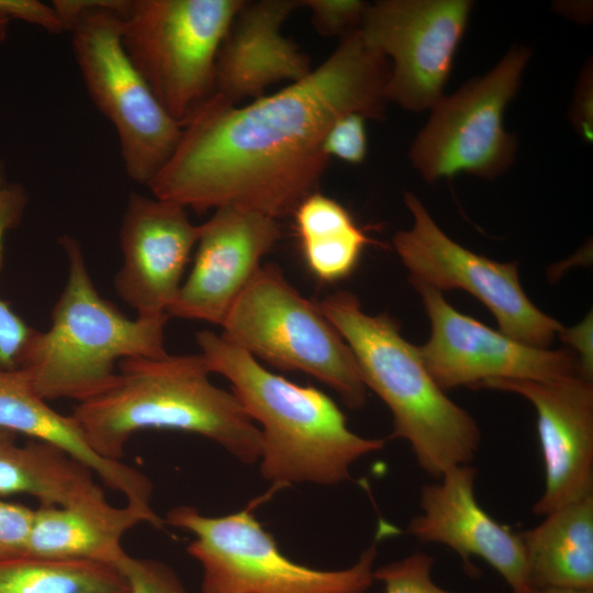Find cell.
<instances>
[{
  "mask_svg": "<svg viewBox=\"0 0 593 593\" xmlns=\"http://www.w3.org/2000/svg\"><path fill=\"white\" fill-rule=\"evenodd\" d=\"M210 374L201 354L123 359L113 383L77 403L71 415L104 459L121 460L133 435L160 429L205 437L243 463L258 462L259 427Z\"/></svg>",
  "mask_w": 593,
  "mask_h": 593,
  "instance_id": "obj_2",
  "label": "cell"
},
{
  "mask_svg": "<svg viewBox=\"0 0 593 593\" xmlns=\"http://www.w3.org/2000/svg\"><path fill=\"white\" fill-rule=\"evenodd\" d=\"M280 236L276 219L235 206L216 209L200 224L192 269L167 314L222 326Z\"/></svg>",
  "mask_w": 593,
  "mask_h": 593,
  "instance_id": "obj_15",
  "label": "cell"
},
{
  "mask_svg": "<svg viewBox=\"0 0 593 593\" xmlns=\"http://www.w3.org/2000/svg\"><path fill=\"white\" fill-rule=\"evenodd\" d=\"M27 202L26 190L9 179L5 166L0 160V269L5 236L21 223ZM33 329L0 298V368L16 369L20 354Z\"/></svg>",
  "mask_w": 593,
  "mask_h": 593,
  "instance_id": "obj_25",
  "label": "cell"
},
{
  "mask_svg": "<svg viewBox=\"0 0 593 593\" xmlns=\"http://www.w3.org/2000/svg\"><path fill=\"white\" fill-rule=\"evenodd\" d=\"M199 235L200 225L183 206L154 195H128L119 232L123 264L114 289L138 317L167 314Z\"/></svg>",
  "mask_w": 593,
  "mask_h": 593,
  "instance_id": "obj_16",
  "label": "cell"
},
{
  "mask_svg": "<svg viewBox=\"0 0 593 593\" xmlns=\"http://www.w3.org/2000/svg\"><path fill=\"white\" fill-rule=\"evenodd\" d=\"M86 90L113 125L126 175L147 186L169 160L182 125L160 105L121 38L131 0H55Z\"/></svg>",
  "mask_w": 593,
  "mask_h": 593,
  "instance_id": "obj_6",
  "label": "cell"
},
{
  "mask_svg": "<svg viewBox=\"0 0 593 593\" xmlns=\"http://www.w3.org/2000/svg\"><path fill=\"white\" fill-rule=\"evenodd\" d=\"M570 121L577 133L586 142L593 138V71L592 61L580 74L570 109Z\"/></svg>",
  "mask_w": 593,
  "mask_h": 593,
  "instance_id": "obj_32",
  "label": "cell"
},
{
  "mask_svg": "<svg viewBox=\"0 0 593 593\" xmlns=\"http://www.w3.org/2000/svg\"><path fill=\"white\" fill-rule=\"evenodd\" d=\"M526 593H593V589H579L568 586H529Z\"/></svg>",
  "mask_w": 593,
  "mask_h": 593,
  "instance_id": "obj_34",
  "label": "cell"
},
{
  "mask_svg": "<svg viewBox=\"0 0 593 593\" xmlns=\"http://www.w3.org/2000/svg\"><path fill=\"white\" fill-rule=\"evenodd\" d=\"M115 566L26 553L0 557V593H127Z\"/></svg>",
  "mask_w": 593,
  "mask_h": 593,
  "instance_id": "obj_24",
  "label": "cell"
},
{
  "mask_svg": "<svg viewBox=\"0 0 593 593\" xmlns=\"http://www.w3.org/2000/svg\"><path fill=\"white\" fill-rule=\"evenodd\" d=\"M434 558L422 550L373 570L384 593H458L445 590L433 579Z\"/></svg>",
  "mask_w": 593,
  "mask_h": 593,
  "instance_id": "obj_26",
  "label": "cell"
},
{
  "mask_svg": "<svg viewBox=\"0 0 593 593\" xmlns=\"http://www.w3.org/2000/svg\"><path fill=\"white\" fill-rule=\"evenodd\" d=\"M211 373L223 376L261 434L259 469L278 490L293 483L334 485L351 466L379 451L385 439L351 432L337 404L314 387L272 373L221 334H195Z\"/></svg>",
  "mask_w": 593,
  "mask_h": 593,
  "instance_id": "obj_3",
  "label": "cell"
},
{
  "mask_svg": "<svg viewBox=\"0 0 593 593\" xmlns=\"http://www.w3.org/2000/svg\"><path fill=\"white\" fill-rule=\"evenodd\" d=\"M315 304L349 346L366 388L389 407L390 438L406 440L421 469L435 479L471 463L481 441L474 418L445 394L399 323L388 313H365L349 291Z\"/></svg>",
  "mask_w": 593,
  "mask_h": 593,
  "instance_id": "obj_4",
  "label": "cell"
},
{
  "mask_svg": "<svg viewBox=\"0 0 593 593\" xmlns=\"http://www.w3.org/2000/svg\"><path fill=\"white\" fill-rule=\"evenodd\" d=\"M253 500L245 508L208 516L180 505L165 524L193 534L187 552L202 568V593H367L373 584L378 556L372 542L349 568L318 570L286 557L257 521Z\"/></svg>",
  "mask_w": 593,
  "mask_h": 593,
  "instance_id": "obj_8",
  "label": "cell"
},
{
  "mask_svg": "<svg viewBox=\"0 0 593 593\" xmlns=\"http://www.w3.org/2000/svg\"><path fill=\"white\" fill-rule=\"evenodd\" d=\"M430 323V336L418 353L443 389L482 388L490 380L552 381L573 374L591 378L571 349L551 350L517 342L455 310L443 293L411 282Z\"/></svg>",
  "mask_w": 593,
  "mask_h": 593,
  "instance_id": "obj_13",
  "label": "cell"
},
{
  "mask_svg": "<svg viewBox=\"0 0 593 593\" xmlns=\"http://www.w3.org/2000/svg\"><path fill=\"white\" fill-rule=\"evenodd\" d=\"M300 8L301 0H244L217 53L214 93L237 105L262 97L271 85L307 76L310 58L282 33Z\"/></svg>",
  "mask_w": 593,
  "mask_h": 593,
  "instance_id": "obj_18",
  "label": "cell"
},
{
  "mask_svg": "<svg viewBox=\"0 0 593 593\" xmlns=\"http://www.w3.org/2000/svg\"><path fill=\"white\" fill-rule=\"evenodd\" d=\"M366 119L349 113L337 119L324 139V152L348 164H361L367 155Z\"/></svg>",
  "mask_w": 593,
  "mask_h": 593,
  "instance_id": "obj_29",
  "label": "cell"
},
{
  "mask_svg": "<svg viewBox=\"0 0 593 593\" xmlns=\"http://www.w3.org/2000/svg\"><path fill=\"white\" fill-rule=\"evenodd\" d=\"M0 428V495L26 494L43 505H77L105 499L96 474L63 449Z\"/></svg>",
  "mask_w": 593,
  "mask_h": 593,
  "instance_id": "obj_22",
  "label": "cell"
},
{
  "mask_svg": "<svg viewBox=\"0 0 593 593\" xmlns=\"http://www.w3.org/2000/svg\"><path fill=\"white\" fill-rule=\"evenodd\" d=\"M118 568L128 581L127 593H189L165 562L127 553Z\"/></svg>",
  "mask_w": 593,
  "mask_h": 593,
  "instance_id": "obj_28",
  "label": "cell"
},
{
  "mask_svg": "<svg viewBox=\"0 0 593 593\" xmlns=\"http://www.w3.org/2000/svg\"><path fill=\"white\" fill-rule=\"evenodd\" d=\"M10 20L0 14V43L5 41Z\"/></svg>",
  "mask_w": 593,
  "mask_h": 593,
  "instance_id": "obj_35",
  "label": "cell"
},
{
  "mask_svg": "<svg viewBox=\"0 0 593 593\" xmlns=\"http://www.w3.org/2000/svg\"><path fill=\"white\" fill-rule=\"evenodd\" d=\"M477 469L471 463L448 469L438 482L423 485L421 512L406 533L423 544H440L465 562L474 556L502 575L513 593L529 589L519 533L496 522L475 497Z\"/></svg>",
  "mask_w": 593,
  "mask_h": 593,
  "instance_id": "obj_17",
  "label": "cell"
},
{
  "mask_svg": "<svg viewBox=\"0 0 593 593\" xmlns=\"http://www.w3.org/2000/svg\"><path fill=\"white\" fill-rule=\"evenodd\" d=\"M482 388L519 394L537 414L545 470L541 496L533 506L546 515L593 494V384L584 374L552 381H486Z\"/></svg>",
  "mask_w": 593,
  "mask_h": 593,
  "instance_id": "obj_14",
  "label": "cell"
},
{
  "mask_svg": "<svg viewBox=\"0 0 593 593\" xmlns=\"http://www.w3.org/2000/svg\"><path fill=\"white\" fill-rule=\"evenodd\" d=\"M144 523L161 528L165 519L153 507L113 506L107 499L68 506L40 504L24 553L119 567L127 555L122 547L124 535Z\"/></svg>",
  "mask_w": 593,
  "mask_h": 593,
  "instance_id": "obj_20",
  "label": "cell"
},
{
  "mask_svg": "<svg viewBox=\"0 0 593 593\" xmlns=\"http://www.w3.org/2000/svg\"><path fill=\"white\" fill-rule=\"evenodd\" d=\"M470 0H382L368 5L359 31L390 61L388 102L430 110L444 96L452 59L466 31Z\"/></svg>",
  "mask_w": 593,
  "mask_h": 593,
  "instance_id": "obj_12",
  "label": "cell"
},
{
  "mask_svg": "<svg viewBox=\"0 0 593 593\" xmlns=\"http://www.w3.org/2000/svg\"><path fill=\"white\" fill-rule=\"evenodd\" d=\"M0 428L52 444L87 466L127 503L152 507L153 483L138 469L97 455L70 415H64L37 394L20 369L0 368Z\"/></svg>",
  "mask_w": 593,
  "mask_h": 593,
  "instance_id": "obj_19",
  "label": "cell"
},
{
  "mask_svg": "<svg viewBox=\"0 0 593 593\" xmlns=\"http://www.w3.org/2000/svg\"><path fill=\"white\" fill-rule=\"evenodd\" d=\"M221 327L224 338L256 359L314 377L350 409L365 405L367 388L349 346L277 265L259 268Z\"/></svg>",
  "mask_w": 593,
  "mask_h": 593,
  "instance_id": "obj_7",
  "label": "cell"
},
{
  "mask_svg": "<svg viewBox=\"0 0 593 593\" xmlns=\"http://www.w3.org/2000/svg\"><path fill=\"white\" fill-rule=\"evenodd\" d=\"M369 3L361 0H301L311 12L316 32L325 36H344L359 29Z\"/></svg>",
  "mask_w": 593,
  "mask_h": 593,
  "instance_id": "obj_27",
  "label": "cell"
},
{
  "mask_svg": "<svg viewBox=\"0 0 593 593\" xmlns=\"http://www.w3.org/2000/svg\"><path fill=\"white\" fill-rule=\"evenodd\" d=\"M292 215L305 265L323 282L348 277L371 243L340 203L317 191L307 195Z\"/></svg>",
  "mask_w": 593,
  "mask_h": 593,
  "instance_id": "obj_23",
  "label": "cell"
},
{
  "mask_svg": "<svg viewBox=\"0 0 593 593\" xmlns=\"http://www.w3.org/2000/svg\"><path fill=\"white\" fill-rule=\"evenodd\" d=\"M556 10L577 21V22H588L589 16L591 18V8L592 5L589 2H560V4L555 5Z\"/></svg>",
  "mask_w": 593,
  "mask_h": 593,
  "instance_id": "obj_33",
  "label": "cell"
},
{
  "mask_svg": "<svg viewBox=\"0 0 593 593\" xmlns=\"http://www.w3.org/2000/svg\"><path fill=\"white\" fill-rule=\"evenodd\" d=\"M33 517L34 508L0 500V557L25 552Z\"/></svg>",
  "mask_w": 593,
  "mask_h": 593,
  "instance_id": "obj_30",
  "label": "cell"
},
{
  "mask_svg": "<svg viewBox=\"0 0 593 593\" xmlns=\"http://www.w3.org/2000/svg\"><path fill=\"white\" fill-rule=\"evenodd\" d=\"M519 533L529 586L593 589V494Z\"/></svg>",
  "mask_w": 593,
  "mask_h": 593,
  "instance_id": "obj_21",
  "label": "cell"
},
{
  "mask_svg": "<svg viewBox=\"0 0 593 593\" xmlns=\"http://www.w3.org/2000/svg\"><path fill=\"white\" fill-rule=\"evenodd\" d=\"M68 264L64 289L52 310L51 326L33 329L16 369L44 400L87 401L105 391L115 366L127 358H161L168 314L126 317L98 292L78 239H58Z\"/></svg>",
  "mask_w": 593,
  "mask_h": 593,
  "instance_id": "obj_5",
  "label": "cell"
},
{
  "mask_svg": "<svg viewBox=\"0 0 593 593\" xmlns=\"http://www.w3.org/2000/svg\"><path fill=\"white\" fill-rule=\"evenodd\" d=\"M244 0H131L123 47L165 111L182 126L214 94L215 61Z\"/></svg>",
  "mask_w": 593,
  "mask_h": 593,
  "instance_id": "obj_9",
  "label": "cell"
},
{
  "mask_svg": "<svg viewBox=\"0 0 593 593\" xmlns=\"http://www.w3.org/2000/svg\"><path fill=\"white\" fill-rule=\"evenodd\" d=\"M529 58L528 48H512L486 75L436 102L410 150L412 165L426 181L458 174L493 179L512 166L517 143L505 131L503 114Z\"/></svg>",
  "mask_w": 593,
  "mask_h": 593,
  "instance_id": "obj_10",
  "label": "cell"
},
{
  "mask_svg": "<svg viewBox=\"0 0 593 593\" xmlns=\"http://www.w3.org/2000/svg\"><path fill=\"white\" fill-rule=\"evenodd\" d=\"M390 61L359 29L307 76L238 107L214 93L182 126L147 184L152 195L203 213L235 206L278 220L316 192L325 136L343 115L382 120Z\"/></svg>",
  "mask_w": 593,
  "mask_h": 593,
  "instance_id": "obj_1",
  "label": "cell"
},
{
  "mask_svg": "<svg viewBox=\"0 0 593 593\" xmlns=\"http://www.w3.org/2000/svg\"><path fill=\"white\" fill-rule=\"evenodd\" d=\"M0 14L10 21L27 22L51 34L67 32L54 5L38 0H0Z\"/></svg>",
  "mask_w": 593,
  "mask_h": 593,
  "instance_id": "obj_31",
  "label": "cell"
},
{
  "mask_svg": "<svg viewBox=\"0 0 593 593\" xmlns=\"http://www.w3.org/2000/svg\"><path fill=\"white\" fill-rule=\"evenodd\" d=\"M404 202L413 226L399 231L393 246L410 282L471 293L493 313L500 332L523 344L547 348L560 335L564 327L524 292L516 261L499 262L472 253L440 230L414 193L404 192Z\"/></svg>",
  "mask_w": 593,
  "mask_h": 593,
  "instance_id": "obj_11",
  "label": "cell"
}]
</instances>
